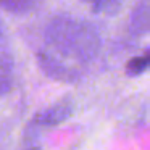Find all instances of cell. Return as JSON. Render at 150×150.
Masks as SVG:
<instances>
[{
    "mask_svg": "<svg viewBox=\"0 0 150 150\" xmlns=\"http://www.w3.org/2000/svg\"><path fill=\"white\" fill-rule=\"evenodd\" d=\"M95 13L115 15L121 10L124 0H86Z\"/></svg>",
    "mask_w": 150,
    "mask_h": 150,
    "instance_id": "6",
    "label": "cell"
},
{
    "mask_svg": "<svg viewBox=\"0 0 150 150\" xmlns=\"http://www.w3.org/2000/svg\"><path fill=\"white\" fill-rule=\"evenodd\" d=\"M147 69H150V50L144 52L142 55L134 57L126 63L127 76H139L142 73H145Z\"/></svg>",
    "mask_w": 150,
    "mask_h": 150,
    "instance_id": "5",
    "label": "cell"
},
{
    "mask_svg": "<svg viewBox=\"0 0 150 150\" xmlns=\"http://www.w3.org/2000/svg\"><path fill=\"white\" fill-rule=\"evenodd\" d=\"M39 0H2V7L10 13H26L37 5Z\"/></svg>",
    "mask_w": 150,
    "mask_h": 150,
    "instance_id": "7",
    "label": "cell"
},
{
    "mask_svg": "<svg viewBox=\"0 0 150 150\" xmlns=\"http://www.w3.org/2000/svg\"><path fill=\"white\" fill-rule=\"evenodd\" d=\"M44 36L47 45L53 50L52 53H58L79 63L92 62L98 55L102 44L97 29L91 23L66 15L52 18Z\"/></svg>",
    "mask_w": 150,
    "mask_h": 150,
    "instance_id": "1",
    "label": "cell"
},
{
    "mask_svg": "<svg viewBox=\"0 0 150 150\" xmlns=\"http://www.w3.org/2000/svg\"><path fill=\"white\" fill-rule=\"evenodd\" d=\"M21 150H40V145L34 144V140H28V145L23 147Z\"/></svg>",
    "mask_w": 150,
    "mask_h": 150,
    "instance_id": "8",
    "label": "cell"
},
{
    "mask_svg": "<svg viewBox=\"0 0 150 150\" xmlns=\"http://www.w3.org/2000/svg\"><path fill=\"white\" fill-rule=\"evenodd\" d=\"M127 31L132 36H144L150 33V0H136Z\"/></svg>",
    "mask_w": 150,
    "mask_h": 150,
    "instance_id": "4",
    "label": "cell"
},
{
    "mask_svg": "<svg viewBox=\"0 0 150 150\" xmlns=\"http://www.w3.org/2000/svg\"><path fill=\"white\" fill-rule=\"evenodd\" d=\"M73 110H74L73 102L69 100V98H63V100H58L57 103H53L52 107L45 108L44 111L37 113L36 116L33 118V121H31L29 129H33L34 132L31 134L29 137L34 139V136H36V134L39 132V129H42V127H53V126H57V124L66 121L73 115Z\"/></svg>",
    "mask_w": 150,
    "mask_h": 150,
    "instance_id": "2",
    "label": "cell"
},
{
    "mask_svg": "<svg viewBox=\"0 0 150 150\" xmlns=\"http://www.w3.org/2000/svg\"><path fill=\"white\" fill-rule=\"evenodd\" d=\"M37 63L42 68V71L52 79L63 81V82H71V81L78 79V73L73 68L66 66L52 52H39L37 53Z\"/></svg>",
    "mask_w": 150,
    "mask_h": 150,
    "instance_id": "3",
    "label": "cell"
}]
</instances>
